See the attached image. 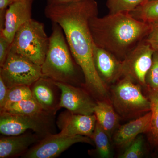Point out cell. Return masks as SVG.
Masks as SVG:
<instances>
[{
  "label": "cell",
  "mask_w": 158,
  "mask_h": 158,
  "mask_svg": "<svg viewBox=\"0 0 158 158\" xmlns=\"http://www.w3.org/2000/svg\"><path fill=\"white\" fill-rule=\"evenodd\" d=\"M44 12L46 17L63 30L74 59L81 69L86 88L95 96H106V85L100 77L94 62V42L89 27L90 19L98 15L96 1L46 5Z\"/></svg>",
  "instance_id": "6da1fadb"
},
{
  "label": "cell",
  "mask_w": 158,
  "mask_h": 158,
  "mask_svg": "<svg viewBox=\"0 0 158 158\" xmlns=\"http://www.w3.org/2000/svg\"><path fill=\"white\" fill-rule=\"evenodd\" d=\"M89 27L94 44L123 60L146 39L152 24L139 20L129 12H120L94 16L89 21Z\"/></svg>",
  "instance_id": "7a4b0ae2"
},
{
  "label": "cell",
  "mask_w": 158,
  "mask_h": 158,
  "mask_svg": "<svg viewBox=\"0 0 158 158\" xmlns=\"http://www.w3.org/2000/svg\"><path fill=\"white\" fill-rule=\"evenodd\" d=\"M52 24L48 50L41 66L43 76L56 82L77 86V67L79 66L74 59L62 28L57 23L52 22Z\"/></svg>",
  "instance_id": "3957f363"
},
{
  "label": "cell",
  "mask_w": 158,
  "mask_h": 158,
  "mask_svg": "<svg viewBox=\"0 0 158 158\" xmlns=\"http://www.w3.org/2000/svg\"><path fill=\"white\" fill-rule=\"evenodd\" d=\"M49 44V37L46 33L44 24L31 19L15 33L10 51L41 66Z\"/></svg>",
  "instance_id": "277c9868"
},
{
  "label": "cell",
  "mask_w": 158,
  "mask_h": 158,
  "mask_svg": "<svg viewBox=\"0 0 158 158\" xmlns=\"http://www.w3.org/2000/svg\"><path fill=\"white\" fill-rule=\"evenodd\" d=\"M140 86L129 78L123 77L113 87L112 101L120 115L134 116L150 111V102L143 95Z\"/></svg>",
  "instance_id": "5b68a950"
},
{
  "label": "cell",
  "mask_w": 158,
  "mask_h": 158,
  "mask_svg": "<svg viewBox=\"0 0 158 158\" xmlns=\"http://www.w3.org/2000/svg\"><path fill=\"white\" fill-rule=\"evenodd\" d=\"M42 76L41 66L10 51L0 68V77L9 89L20 85L31 87Z\"/></svg>",
  "instance_id": "8992f818"
},
{
  "label": "cell",
  "mask_w": 158,
  "mask_h": 158,
  "mask_svg": "<svg viewBox=\"0 0 158 158\" xmlns=\"http://www.w3.org/2000/svg\"><path fill=\"white\" fill-rule=\"evenodd\" d=\"M154 52L145 39L138 43L122 60L123 77L129 78L140 86H146V75Z\"/></svg>",
  "instance_id": "52a82bcc"
},
{
  "label": "cell",
  "mask_w": 158,
  "mask_h": 158,
  "mask_svg": "<svg viewBox=\"0 0 158 158\" xmlns=\"http://www.w3.org/2000/svg\"><path fill=\"white\" fill-rule=\"evenodd\" d=\"M93 142L92 139L87 136H69L61 133L48 134L29 149L22 157L56 158L74 144L85 143L93 144Z\"/></svg>",
  "instance_id": "ba28073f"
},
{
  "label": "cell",
  "mask_w": 158,
  "mask_h": 158,
  "mask_svg": "<svg viewBox=\"0 0 158 158\" xmlns=\"http://www.w3.org/2000/svg\"><path fill=\"white\" fill-rule=\"evenodd\" d=\"M51 116H22L1 113L0 133L4 135L15 136L31 130L40 135L45 134Z\"/></svg>",
  "instance_id": "9c48e42d"
},
{
  "label": "cell",
  "mask_w": 158,
  "mask_h": 158,
  "mask_svg": "<svg viewBox=\"0 0 158 158\" xmlns=\"http://www.w3.org/2000/svg\"><path fill=\"white\" fill-rule=\"evenodd\" d=\"M61 90L59 107L71 113L82 115L94 114L95 102L89 94L77 86L56 82Z\"/></svg>",
  "instance_id": "30bf717a"
},
{
  "label": "cell",
  "mask_w": 158,
  "mask_h": 158,
  "mask_svg": "<svg viewBox=\"0 0 158 158\" xmlns=\"http://www.w3.org/2000/svg\"><path fill=\"white\" fill-rule=\"evenodd\" d=\"M96 123L94 114H75L67 110L59 115L57 124L60 130V133L63 135L87 136L91 138Z\"/></svg>",
  "instance_id": "8fae6325"
},
{
  "label": "cell",
  "mask_w": 158,
  "mask_h": 158,
  "mask_svg": "<svg viewBox=\"0 0 158 158\" xmlns=\"http://www.w3.org/2000/svg\"><path fill=\"white\" fill-rule=\"evenodd\" d=\"M33 97L43 110L51 116L56 114L59 107L61 92L55 81L42 76L31 86Z\"/></svg>",
  "instance_id": "7c38bea8"
},
{
  "label": "cell",
  "mask_w": 158,
  "mask_h": 158,
  "mask_svg": "<svg viewBox=\"0 0 158 158\" xmlns=\"http://www.w3.org/2000/svg\"><path fill=\"white\" fill-rule=\"evenodd\" d=\"M33 2L34 0H15L7 9L4 28L0 31V34L9 42H12L19 29L32 19Z\"/></svg>",
  "instance_id": "4fadbf2b"
},
{
  "label": "cell",
  "mask_w": 158,
  "mask_h": 158,
  "mask_svg": "<svg viewBox=\"0 0 158 158\" xmlns=\"http://www.w3.org/2000/svg\"><path fill=\"white\" fill-rule=\"evenodd\" d=\"M93 57L97 72L106 85L116 82L123 77L122 61L94 43Z\"/></svg>",
  "instance_id": "5bb4252c"
},
{
  "label": "cell",
  "mask_w": 158,
  "mask_h": 158,
  "mask_svg": "<svg viewBox=\"0 0 158 158\" xmlns=\"http://www.w3.org/2000/svg\"><path fill=\"white\" fill-rule=\"evenodd\" d=\"M151 112L126 123L118 128L114 134L113 140L117 146L127 148L139 135L148 132L151 121Z\"/></svg>",
  "instance_id": "9a60e30c"
},
{
  "label": "cell",
  "mask_w": 158,
  "mask_h": 158,
  "mask_svg": "<svg viewBox=\"0 0 158 158\" xmlns=\"http://www.w3.org/2000/svg\"><path fill=\"white\" fill-rule=\"evenodd\" d=\"M40 135L25 133L18 135L9 136L0 139V158L15 157L23 156L29 148L40 141Z\"/></svg>",
  "instance_id": "2e32d148"
},
{
  "label": "cell",
  "mask_w": 158,
  "mask_h": 158,
  "mask_svg": "<svg viewBox=\"0 0 158 158\" xmlns=\"http://www.w3.org/2000/svg\"><path fill=\"white\" fill-rule=\"evenodd\" d=\"M94 114L97 121L111 138L118 126V118L113 107L105 101H98L94 108Z\"/></svg>",
  "instance_id": "e0dca14e"
},
{
  "label": "cell",
  "mask_w": 158,
  "mask_h": 158,
  "mask_svg": "<svg viewBox=\"0 0 158 158\" xmlns=\"http://www.w3.org/2000/svg\"><path fill=\"white\" fill-rule=\"evenodd\" d=\"M1 113L27 116H51L43 110L34 98L4 105Z\"/></svg>",
  "instance_id": "ac0fdd59"
},
{
  "label": "cell",
  "mask_w": 158,
  "mask_h": 158,
  "mask_svg": "<svg viewBox=\"0 0 158 158\" xmlns=\"http://www.w3.org/2000/svg\"><path fill=\"white\" fill-rule=\"evenodd\" d=\"M131 14L139 20L149 24L158 21V0L143 2Z\"/></svg>",
  "instance_id": "d6986e66"
},
{
  "label": "cell",
  "mask_w": 158,
  "mask_h": 158,
  "mask_svg": "<svg viewBox=\"0 0 158 158\" xmlns=\"http://www.w3.org/2000/svg\"><path fill=\"white\" fill-rule=\"evenodd\" d=\"M91 138L96 146L97 152L101 158L111 157L112 152L110 143V138L97 121Z\"/></svg>",
  "instance_id": "ffe728a7"
},
{
  "label": "cell",
  "mask_w": 158,
  "mask_h": 158,
  "mask_svg": "<svg viewBox=\"0 0 158 158\" xmlns=\"http://www.w3.org/2000/svg\"><path fill=\"white\" fill-rule=\"evenodd\" d=\"M148 99L151 104V121L148 132L151 142L158 144V90H149Z\"/></svg>",
  "instance_id": "44dd1931"
},
{
  "label": "cell",
  "mask_w": 158,
  "mask_h": 158,
  "mask_svg": "<svg viewBox=\"0 0 158 158\" xmlns=\"http://www.w3.org/2000/svg\"><path fill=\"white\" fill-rule=\"evenodd\" d=\"M144 0H107L106 6L110 14L134 11Z\"/></svg>",
  "instance_id": "7402d4cb"
},
{
  "label": "cell",
  "mask_w": 158,
  "mask_h": 158,
  "mask_svg": "<svg viewBox=\"0 0 158 158\" xmlns=\"http://www.w3.org/2000/svg\"><path fill=\"white\" fill-rule=\"evenodd\" d=\"M32 98V90L30 86L26 85L16 86L9 89L4 105L10 103L16 102L24 100L29 99Z\"/></svg>",
  "instance_id": "603a6c76"
},
{
  "label": "cell",
  "mask_w": 158,
  "mask_h": 158,
  "mask_svg": "<svg viewBox=\"0 0 158 158\" xmlns=\"http://www.w3.org/2000/svg\"><path fill=\"white\" fill-rule=\"evenodd\" d=\"M146 87L149 90H158V52H155L152 64L146 77Z\"/></svg>",
  "instance_id": "cb8c5ba5"
},
{
  "label": "cell",
  "mask_w": 158,
  "mask_h": 158,
  "mask_svg": "<svg viewBox=\"0 0 158 158\" xmlns=\"http://www.w3.org/2000/svg\"><path fill=\"white\" fill-rule=\"evenodd\" d=\"M143 138L138 136L126 148L124 152L119 156L121 158H139L143 155Z\"/></svg>",
  "instance_id": "d4e9b609"
},
{
  "label": "cell",
  "mask_w": 158,
  "mask_h": 158,
  "mask_svg": "<svg viewBox=\"0 0 158 158\" xmlns=\"http://www.w3.org/2000/svg\"><path fill=\"white\" fill-rule=\"evenodd\" d=\"M145 40L155 52H158V21L152 24L151 29Z\"/></svg>",
  "instance_id": "484cf974"
},
{
  "label": "cell",
  "mask_w": 158,
  "mask_h": 158,
  "mask_svg": "<svg viewBox=\"0 0 158 158\" xmlns=\"http://www.w3.org/2000/svg\"><path fill=\"white\" fill-rule=\"evenodd\" d=\"M11 43L6 37L0 34V67L6 62L11 48Z\"/></svg>",
  "instance_id": "4316f807"
},
{
  "label": "cell",
  "mask_w": 158,
  "mask_h": 158,
  "mask_svg": "<svg viewBox=\"0 0 158 158\" xmlns=\"http://www.w3.org/2000/svg\"><path fill=\"white\" fill-rule=\"evenodd\" d=\"M15 0H0V31L3 30L6 11Z\"/></svg>",
  "instance_id": "83f0119b"
},
{
  "label": "cell",
  "mask_w": 158,
  "mask_h": 158,
  "mask_svg": "<svg viewBox=\"0 0 158 158\" xmlns=\"http://www.w3.org/2000/svg\"><path fill=\"white\" fill-rule=\"evenodd\" d=\"M9 89L2 78L0 77V108L5 104Z\"/></svg>",
  "instance_id": "f1b7e54d"
},
{
  "label": "cell",
  "mask_w": 158,
  "mask_h": 158,
  "mask_svg": "<svg viewBox=\"0 0 158 158\" xmlns=\"http://www.w3.org/2000/svg\"><path fill=\"white\" fill-rule=\"evenodd\" d=\"M47 5L48 6H55V5H62V4H67L75 2L81 0H46Z\"/></svg>",
  "instance_id": "f546056e"
},
{
  "label": "cell",
  "mask_w": 158,
  "mask_h": 158,
  "mask_svg": "<svg viewBox=\"0 0 158 158\" xmlns=\"http://www.w3.org/2000/svg\"><path fill=\"white\" fill-rule=\"evenodd\" d=\"M151 1V0H144V2H146V1Z\"/></svg>",
  "instance_id": "4dcf8cb0"
}]
</instances>
